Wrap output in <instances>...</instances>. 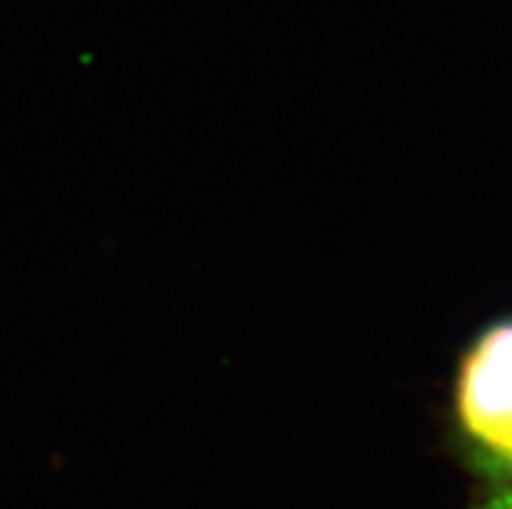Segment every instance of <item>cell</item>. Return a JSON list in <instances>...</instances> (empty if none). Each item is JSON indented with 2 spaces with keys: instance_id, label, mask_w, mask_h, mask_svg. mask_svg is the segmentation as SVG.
<instances>
[{
  "instance_id": "cell-1",
  "label": "cell",
  "mask_w": 512,
  "mask_h": 509,
  "mask_svg": "<svg viewBox=\"0 0 512 509\" xmlns=\"http://www.w3.org/2000/svg\"><path fill=\"white\" fill-rule=\"evenodd\" d=\"M455 419L476 468L494 484L512 481V320L484 330L463 356Z\"/></svg>"
},
{
  "instance_id": "cell-2",
  "label": "cell",
  "mask_w": 512,
  "mask_h": 509,
  "mask_svg": "<svg viewBox=\"0 0 512 509\" xmlns=\"http://www.w3.org/2000/svg\"><path fill=\"white\" fill-rule=\"evenodd\" d=\"M468 509H512V481L494 484L481 499H476Z\"/></svg>"
}]
</instances>
